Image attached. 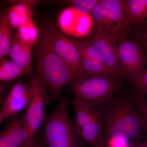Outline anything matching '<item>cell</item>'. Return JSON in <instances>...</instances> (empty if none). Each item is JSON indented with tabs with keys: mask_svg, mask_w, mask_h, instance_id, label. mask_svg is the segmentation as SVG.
<instances>
[{
	"mask_svg": "<svg viewBox=\"0 0 147 147\" xmlns=\"http://www.w3.org/2000/svg\"><path fill=\"white\" fill-rule=\"evenodd\" d=\"M44 23L39 30L34 54L38 78L51 98L59 102L64 86L75 79L74 75L55 50L52 38V27Z\"/></svg>",
	"mask_w": 147,
	"mask_h": 147,
	"instance_id": "6da1fadb",
	"label": "cell"
},
{
	"mask_svg": "<svg viewBox=\"0 0 147 147\" xmlns=\"http://www.w3.org/2000/svg\"><path fill=\"white\" fill-rule=\"evenodd\" d=\"M97 110L105 141L115 135L123 136L129 140L138 142L145 129L144 120L137 100L125 97L110 99Z\"/></svg>",
	"mask_w": 147,
	"mask_h": 147,
	"instance_id": "7a4b0ae2",
	"label": "cell"
},
{
	"mask_svg": "<svg viewBox=\"0 0 147 147\" xmlns=\"http://www.w3.org/2000/svg\"><path fill=\"white\" fill-rule=\"evenodd\" d=\"M74 99L91 107H98L111 99L116 83L111 76L92 75L86 72L70 82Z\"/></svg>",
	"mask_w": 147,
	"mask_h": 147,
	"instance_id": "3957f363",
	"label": "cell"
},
{
	"mask_svg": "<svg viewBox=\"0 0 147 147\" xmlns=\"http://www.w3.org/2000/svg\"><path fill=\"white\" fill-rule=\"evenodd\" d=\"M68 99L63 97L46 116L44 138L46 147H75L76 127L69 119Z\"/></svg>",
	"mask_w": 147,
	"mask_h": 147,
	"instance_id": "277c9868",
	"label": "cell"
},
{
	"mask_svg": "<svg viewBox=\"0 0 147 147\" xmlns=\"http://www.w3.org/2000/svg\"><path fill=\"white\" fill-rule=\"evenodd\" d=\"M31 98L24 114V120L28 131V139L24 147H28L34 139V136L46 116L45 112L51 97L47 89L37 74L29 82Z\"/></svg>",
	"mask_w": 147,
	"mask_h": 147,
	"instance_id": "5b68a950",
	"label": "cell"
},
{
	"mask_svg": "<svg viewBox=\"0 0 147 147\" xmlns=\"http://www.w3.org/2000/svg\"><path fill=\"white\" fill-rule=\"evenodd\" d=\"M100 3L105 9V19L99 33L117 43L126 39L131 31V24L124 1L100 0Z\"/></svg>",
	"mask_w": 147,
	"mask_h": 147,
	"instance_id": "8992f818",
	"label": "cell"
},
{
	"mask_svg": "<svg viewBox=\"0 0 147 147\" xmlns=\"http://www.w3.org/2000/svg\"><path fill=\"white\" fill-rule=\"evenodd\" d=\"M120 68L123 77L134 81L144 70L146 53L137 42L125 39L118 45Z\"/></svg>",
	"mask_w": 147,
	"mask_h": 147,
	"instance_id": "52a82bcc",
	"label": "cell"
},
{
	"mask_svg": "<svg viewBox=\"0 0 147 147\" xmlns=\"http://www.w3.org/2000/svg\"><path fill=\"white\" fill-rule=\"evenodd\" d=\"M86 40L93 45L100 55L104 64L112 76L121 83L123 77L120 68L118 45L105 36L92 30Z\"/></svg>",
	"mask_w": 147,
	"mask_h": 147,
	"instance_id": "ba28073f",
	"label": "cell"
},
{
	"mask_svg": "<svg viewBox=\"0 0 147 147\" xmlns=\"http://www.w3.org/2000/svg\"><path fill=\"white\" fill-rule=\"evenodd\" d=\"M58 24L65 34L79 38L90 35L94 25L90 13H80L71 6L61 12Z\"/></svg>",
	"mask_w": 147,
	"mask_h": 147,
	"instance_id": "9c48e42d",
	"label": "cell"
},
{
	"mask_svg": "<svg viewBox=\"0 0 147 147\" xmlns=\"http://www.w3.org/2000/svg\"><path fill=\"white\" fill-rule=\"evenodd\" d=\"M52 38L56 52L71 71L75 78L85 73L81 55L71 40L53 25Z\"/></svg>",
	"mask_w": 147,
	"mask_h": 147,
	"instance_id": "30bf717a",
	"label": "cell"
},
{
	"mask_svg": "<svg viewBox=\"0 0 147 147\" xmlns=\"http://www.w3.org/2000/svg\"><path fill=\"white\" fill-rule=\"evenodd\" d=\"M31 98L29 84L21 80L13 86L2 105L0 112V123L20 113L28 105Z\"/></svg>",
	"mask_w": 147,
	"mask_h": 147,
	"instance_id": "8fae6325",
	"label": "cell"
},
{
	"mask_svg": "<svg viewBox=\"0 0 147 147\" xmlns=\"http://www.w3.org/2000/svg\"><path fill=\"white\" fill-rule=\"evenodd\" d=\"M28 139V131L24 114L19 113L9 119L0 134V147H24Z\"/></svg>",
	"mask_w": 147,
	"mask_h": 147,
	"instance_id": "7c38bea8",
	"label": "cell"
},
{
	"mask_svg": "<svg viewBox=\"0 0 147 147\" xmlns=\"http://www.w3.org/2000/svg\"><path fill=\"white\" fill-rule=\"evenodd\" d=\"M32 48L31 46L22 41L16 33L8 54L12 61L26 69L28 74L33 70L31 60Z\"/></svg>",
	"mask_w": 147,
	"mask_h": 147,
	"instance_id": "4fadbf2b",
	"label": "cell"
},
{
	"mask_svg": "<svg viewBox=\"0 0 147 147\" xmlns=\"http://www.w3.org/2000/svg\"><path fill=\"white\" fill-rule=\"evenodd\" d=\"M36 2H18L8 11V18L12 29H18L33 16L32 5Z\"/></svg>",
	"mask_w": 147,
	"mask_h": 147,
	"instance_id": "5bb4252c",
	"label": "cell"
},
{
	"mask_svg": "<svg viewBox=\"0 0 147 147\" xmlns=\"http://www.w3.org/2000/svg\"><path fill=\"white\" fill-rule=\"evenodd\" d=\"M79 136L93 147L104 146L105 141L101 134V123L97 110H95L90 120Z\"/></svg>",
	"mask_w": 147,
	"mask_h": 147,
	"instance_id": "9a60e30c",
	"label": "cell"
},
{
	"mask_svg": "<svg viewBox=\"0 0 147 147\" xmlns=\"http://www.w3.org/2000/svg\"><path fill=\"white\" fill-rule=\"evenodd\" d=\"M130 24H144L147 20V0L124 1Z\"/></svg>",
	"mask_w": 147,
	"mask_h": 147,
	"instance_id": "2e32d148",
	"label": "cell"
},
{
	"mask_svg": "<svg viewBox=\"0 0 147 147\" xmlns=\"http://www.w3.org/2000/svg\"><path fill=\"white\" fill-rule=\"evenodd\" d=\"M11 30L8 18V11H5L0 17V59L9 54L12 44Z\"/></svg>",
	"mask_w": 147,
	"mask_h": 147,
	"instance_id": "e0dca14e",
	"label": "cell"
},
{
	"mask_svg": "<svg viewBox=\"0 0 147 147\" xmlns=\"http://www.w3.org/2000/svg\"><path fill=\"white\" fill-rule=\"evenodd\" d=\"M76 114V130L78 135L83 128L90 121L93 115L95 109L89 105L74 99L71 101Z\"/></svg>",
	"mask_w": 147,
	"mask_h": 147,
	"instance_id": "ac0fdd59",
	"label": "cell"
},
{
	"mask_svg": "<svg viewBox=\"0 0 147 147\" xmlns=\"http://www.w3.org/2000/svg\"><path fill=\"white\" fill-rule=\"evenodd\" d=\"M0 80L2 82L12 81L19 76L28 74V71L13 61L1 60Z\"/></svg>",
	"mask_w": 147,
	"mask_h": 147,
	"instance_id": "d6986e66",
	"label": "cell"
},
{
	"mask_svg": "<svg viewBox=\"0 0 147 147\" xmlns=\"http://www.w3.org/2000/svg\"><path fill=\"white\" fill-rule=\"evenodd\" d=\"M16 33L22 41L32 47L36 44L39 36V30L35 24L33 17L29 18L20 27Z\"/></svg>",
	"mask_w": 147,
	"mask_h": 147,
	"instance_id": "ffe728a7",
	"label": "cell"
},
{
	"mask_svg": "<svg viewBox=\"0 0 147 147\" xmlns=\"http://www.w3.org/2000/svg\"><path fill=\"white\" fill-rule=\"evenodd\" d=\"M79 52L82 57V65L85 72L92 75L112 76L104 63L94 61L82 51L79 50Z\"/></svg>",
	"mask_w": 147,
	"mask_h": 147,
	"instance_id": "44dd1931",
	"label": "cell"
},
{
	"mask_svg": "<svg viewBox=\"0 0 147 147\" xmlns=\"http://www.w3.org/2000/svg\"><path fill=\"white\" fill-rule=\"evenodd\" d=\"M71 7L80 13H89L100 2L99 0H73L69 1Z\"/></svg>",
	"mask_w": 147,
	"mask_h": 147,
	"instance_id": "7402d4cb",
	"label": "cell"
},
{
	"mask_svg": "<svg viewBox=\"0 0 147 147\" xmlns=\"http://www.w3.org/2000/svg\"><path fill=\"white\" fill-rule=\"evenodd\" d=\"M129 141L123 136L115 135L106 140V147H130Z\"/></svg>",
	"mask_w": 147,
	"mask_h": 147,
	"instance_id": "603a6c76",
	"label": "cell"
},
{
	"mask_svg": "<svg viewBox=\"0 0 147 147\" xmlns=\"http://www.w3.org/2000/svg\"><path fill=\"white\" fill-rule=\"evenodd\" d=\"M134 82V87L138 93L147 94V69H145Z\"/></svg>",
	"mask_w": 147,
	"mask_h": 147,
	"instance_id": "cb8c5ba5",
	"label": "cell"
},
{
	"mask_svg": "<svg viewBox=\"0 0 147 147\" xmlns=\"http://www.w3.org/2000/svg\"><path fill=\"white\" fill-rule=\"evenodd\" d=\"M136 99L143 116L145 129L147 131V99L144 94L139 93L136 94Z\"/></svg>",
	"mask_w": 147,
	"mask_h": 147,
	"instance_id": "d4e9b609",
	"label": "cell"
},
{
	"mask_svg": "<svg viewBox=\"0 0 147 147\" xmlns=\"http://www.w3.org/2000/svg\"><path fill=\"white\" fill-rule=\"evenodd\" d=\"M137 42L141 45L145 52L147 53V23L146 22L142 28L136 34Z\"/></svg>",
	"mask_w": 147,
	"mask_h": 147,
	"instance_id": "484cf974",
	"label": "cell"
},
{
	"mask_svg": "<svg viewBox=\"0 0 147 147\" xmlns=\"http://www.w3.org/2000/svg\"><path fill=\"white\" fill-rule=\"evenodd\" d=\"M28 147H46L44 146V145L41 144L40 142L37 141L35 139H34L32 142L29 145Z\"/></svg>",
	"mask_w": 147,
	"mask_h": 147,
	"instance_id": "4316f807",
	"label": "cell"
},
{
	"mask_svg": "<svg viewBox=\"0 0 147 147\" xmlns=\"http://www.w3.org/2000/svg\"><path fill=\"white\" fill-rule=\"evenodd\" d=\"M130 147H145L144 144H142L139 142H135V144L133 145H131Z\"/></svg>",
	"mask_w": 147,
	"mask_h": 147,
	"instance_id": "83f0119b",
	"label": "cell"
},
{
	"mask_svg": "<svg viewBox=\"0 0 147 147\" xmlns=\"http://www.w3.org/2000/svg\"><path fill=\"white\" fill-rule=\"evenodd\" d=\"M144 146H145V147H147V140L145 142L144 144Z\"/></svg>",
	"mask_w": 147,
	"mask_h": 147,
	"instance_id": "f1b7e54d",
	"label": "cell"
},
{
	"mask_svg": "<svg viewBox=\"0 0 147 147\" xmlns=\"http://www.w3.org/2000/svg\"><path fill=\"white\" fill-rule=\"evenodd\" d=\"M104 147V146H102V147Z\"/></svg>",
	"mask_w": 147,
	"mask_h": 147,
	"instance_id": "f546056e",
	"label": "cell"
}]
</instances>
